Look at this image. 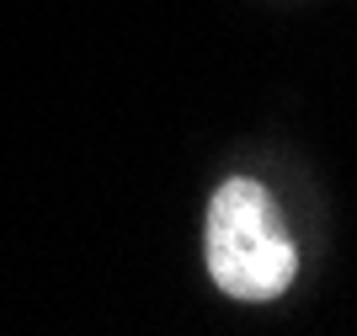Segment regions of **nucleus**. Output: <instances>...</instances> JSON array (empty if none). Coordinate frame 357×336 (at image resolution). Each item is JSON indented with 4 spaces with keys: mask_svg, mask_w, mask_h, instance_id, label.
Here are the masks:
<instances>
[{
    "mask_svg": "<svg viewBox=\"0 0 357 336\" xmlns=\"http://www.w3.org/2000/svg\"><path fill=\"white\" fill-rule=\"evenodd\" d=\"M208 272L229 299L267 305L294 283L298 251L272 192L251 176L224 182L208 198Z\"/></svg>",
    "mask_w": 357,
    "mask_h": 336,
    "instance_id": "nucleus-1",
    "label": "nucleus"
}]
</instances>
